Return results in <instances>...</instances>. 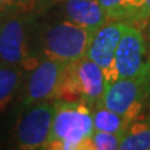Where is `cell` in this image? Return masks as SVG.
I'll return each instance as SVG.
<instances>
[{
  "instance_id": "18",
  "label": "cell",
  "mask_w": 150,
  "mask_h": 150,
  "mask_svg": "<svg viewBox=\"0 0 150 150\" xmlns=\"http://www.w3.org/2000/svg\"><path fill=\"white\" fill-rule=\"evenodd\" d=\"M67 0H38V8H45L48 5H54L56 3H64Z\"/></svg>"
},
{
  "instance_id": "5",
  "label": "cell",
  "mask_w": 150,
  "mask_h": 150,
  "mask_svg": "<svg viewBox=\"0 0 150 150\" xmlns=\"http://www.w3.org/2000/svg\"><path fill=\"white\" fill-rule=\"evenodd\" d=\"M30 24V14H0V63L23 67L35 60L28 43Z\"/></svg>"
},
{
  "instance_id": "17",
  "label": "cell",
  "mask_w": 150,
  "mask_h": 150,
  "mask_svg": "<svg viewBox=\"0 0 150 150\" xmlns=\"http://www.w3.org/2000/svg\"><path fill=\"white\" fill-rule=\"evenodd\" d=\"M149 20H150V0H144V9H143L142 23H148Z\"/></svg>"
},
{
  "instance_id": "16",
  "label": "cell",
  "mask_w": 150,
  "mask_h": 150,
  "mask_svg": "<svg viewBox=\"0 0 150 150\" xmlns=\"http://www.w3.org/2000/svg\"><path fill=\"white\" fill-rule=\"evenodd\" d=\"M128 0H99L101 6L105 9L110 20H121L125 19V8Z\"/></svg>"
},
{
  "instance_id": "10",
  "label": "cell",
  "mask_w": 150,
  "mask_h": 150,
  "mask_svg": "<svg viewBox=\"0 0 150 150\" xmlns=\"http://www.w3.org/2000/svg\"><path fill=\"white\" fill-rule=\"evenodd\" d=\"M63 11L68 20L91 33L111 21L99 0H67Z\"/></svg>"
},
{
  "instance_id": "1",
  "label": "cell",
  "mask_w": 150,
  "mask_h": 150,
  "mask_svg": "<svg viewBox=\"0 0 150 150\" xmlns=\"http://www.w3.org/2000/svg\"><path fill=\"white\" fill-rule=\"evenodd\" d=\"M93 111L84 100H56L51 137L46 149L93 150Z\"/></svg>"
},
{
  "instance_id": "11",
  "label": "cell",
  "mask_w": 150,
  "mask_h": 150,
  "mask_svg": "<svg viewBox=\"0 0 150 150\" xmlns=\"http://www.w3.org/2000/svg\"><path fill=\"white\" fill-rule=\"evenodd\" d=\"M21 67L0 63V111H4L21 85Z\"/></svg>"
},
{
  "instance_id": "9",
  "label": "cell",
  "mask_w": 150,
  "mask_h": 150,
  "mask_svg": "<svg viewBox=\"0 0 150 150\" xmlns=\"http://www.w3.org/2000/svg\"><path fill=\"white\" fill-rule=\"evenodd\" d=\"M118 78H134L150 73V58L146 56V41L138 28L128 25L115 53Z\"/></svg>"
},
{
  "instance_id": "2",
  "label": "cell",
  "mask_w": 150,
  "mask_h": 150,
  "mask_svg": "<svg viewBox=\"0 0 150 150\" xmlns=\"http://www.w3.org/2000/svg\"><path fill=\"white\" fill-rule=\"evenodd\" d=\"M106 91L103 69L88 56L67 63L56 100H84L89 105H101Z\"/></svg>"
},
{
  "instance_id": "13",
  "label": "cell",
  "mask_w": 150,
  "mask_h": 150,
  "mask_svg": "<svg viewBox=\"0 0 150 150\" xmlns=\"http://www.w3.org/2000/svg\"><path fill=\"white\" fill-rule=\"evenodd\" d=\"M119 149L150 150V119L134 120L121 138Z\"/></svg>"
},
{
  "instance_id": "4",
  "label": "cell",
  "mask_w": 150,
  "mask_h": 150,
  "mask_svg": "<svg viewBox=\"0 0 150 150\" xmlns=\"http://www.w3.org/2000/svg\"><path fill=\"white\" fill-rule=\"evenodd\" d=\"M56 101H43L24 106L14 129L16 146L24 150L46 149L51 137V128Z\"/></svg>"
},
{
  "instance_id": "12",
  "label": "cell",
  "mask_w": 150,
  "mask_h": 150,
  "mask_svg": "<svg viewBox=\"0 0 150 150\" xmlns=\"http://www.w3.org/2000/svg\"><path fill=\"white\" fill-rule=\"evenodd\" d=\"M93 119L95 130L114 133L121 137L126 133L131 124V121H129L125 116L108 109L103 104L96 105V109L93 111Z\"/></svg>"
},
{
  "instance_id": "15",
  "label": "cell",
  "mask_w": 150,
  "mask_h": 150,
  "mask_svg": "<svg viewBox=\"0 0 150 150\" xmlns=\"http://www.w3.org/2000/svg\"><path fill=\"white\" fill-rule=\"evenodd\" d=\"M38 9V0H0V14L25 13L30 14Z\"/></svg>"
},
{
  "instance_id": "19",
  "label": "cell",
  "mask_w": 150,
  "mask_h": 150,
  "mask_svg": "<svg viewBox=\"0 0 150 150\" xmlns=\"http://www.w3.org/2000/svg\"><path fill=\"white\" fill-rule=\"evenodd\" d=\"M146 39H148V48L150 49V24H149V28L146 30Z\"/></svg>"
},
{
  "instance_id": "7",
  "label": "cell",
  "mask_w": 150,
  "mask_h": 150,
  "mask_svg": "<svg viewBox=\"0 0 150 150\" xmlns=\"http://www.w3.org/2000/svg\"><path fill=\"white\" fill-rule=\"evenodd\" d=\"M65 64L67 63L60 60L44 56L35 60L34 65H31L25 91L23 94L21 105L29 106L38 103L56 99Z\"/></svg>"
},
{
  "instance_id": "6",
  "label": "cell",
  "mask_w": 150,
  "mask_h": 150,
  "mask_svg": "<svg viewBox=\"0 0 150 150\" xmlns=\"http://www.w3.org/2000/svg\"><path fill=\"white\" fill-rule=\"evenodd\" d=\"M150 91V73L134 78H121L106 89L103 105L133 123L143 110Z\"/></svg>"
},
{
  "instance_id": "3",
  "label": "cell",
  "mask_w": 150,
  "mask_h": 150,
  "mask_svg": "<svg viewBox=\"0 0 150 150\" xmlns=\"http://www.w3.org/2000/svg\"><path fill=\"white\" fill-rule=\"evenodd\" d=\"M93 34L68 19L49 24L39 35L41 56L63 63L76 62L86 56Z\"/></svg>"
},
{
  "instance_id": "14",
  "label": "cell",
  "mask_w": 150,
  "mask_h": 150,
  "mask_svg": "<svg viewBox=\"0 0 150 150\" xmlns=\"http://www.w3.org/2000/svg\"><path fill=\"white\" fill-rule=\"evenodd\" d=\"M121 138V135L114 133L95 130L91 138L93 150H116L120 146Z\"/></svg>"
},
{
  "instance_id": "8",
  "label": "cell",
  "mask_w": 150,
  "mask_h": 150,
  "mask_svg": "<svg viewBox=\"0 0 150 150\" xmlns=\"http://www.w3.org/2000/svg\"><path fill=\"white\" fill-rule=\"evenodd\" d=\"M129 24L121 20H111L93 34L86 56L103 69L106 89L118 80L115 69V53L119 41Z\"/></svg>"
}]
</instances>
